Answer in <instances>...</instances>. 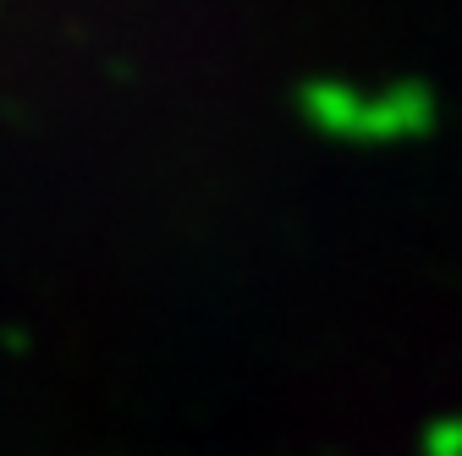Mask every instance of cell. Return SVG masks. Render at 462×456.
<instances>
[{
  "mask_svg": "<svg viewBox=\"0 0 462 456\" xmlns=\"http://www.w3.org/2000/svg\"><path fill=\"white\" fill-rule=\"evenodd\" d=\"M298 110L325 132V138H346V143H369V94L353 83H303L298 88Z\"/></svg>",
  "mask_w": 462,
  "mask_h": 456,
  "instance_id": "1",
  "label": "cell"
},
{
  "mask_svg": "<svg viewBox=\"0 0 462 456\" xmlns=\"http://www.w3.org/2000/svg\"><path fill=\"white\" fill-rule=\"evenodd\" d=\"M430 127H435V94L424 83H391L385 94H369V143L424 138Z\"/></svg>",
  "mask_w": 462,
  "mask_h": 456,
  "instance_id": "2",
  "label": "cell"
},
{
  "mask_svg": "<svg viewBox=\"0 0 462 456\" xmlns=\"http://www.w3.org/2000/svg\"><path fill=\"white\" fill-rule=\"evenodd\" d=\"M424 456H462V413L435 418L424 429Z\"/></svg>",
  "mask_w": 462,
  "mask_h": 456,
  "instance_id": "3",
  "label": "cell"
}]
</instances>
